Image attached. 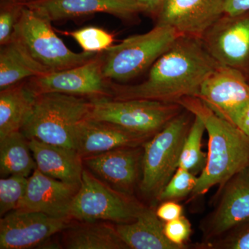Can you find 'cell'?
<instances>
[{"label":"cell","mask_w":249,"mask_h":249,"mask_svg":"<svg viewBox=\"0 0 249 249\" xmlns=\"http://www.w3.org/2000/svg\"><path fill=\"white\" fill-rule=\"evenodd\" d=\"M219 65L200 38L181 36L154 62L146 79L138 84L111 85L112 98L178 103L185 97H196Z\"/></svg>","instance_id":"obj_1"},{"label":"cell","mask_w":249,"mask_h":249,"mask_svg":"<svg viewBox=\"0 0 249 249\" xmlns=\"http://www.w3.org/2000/svg\"><path fill=\"white\" fill-rule=\"evenodd\" d=\"M178 103L198 116L209 134L207 160L191 198L206 194L213 187L222 186L236 174L249 168L248 136L196 96L183 98Z\"/></svg>","instance_id":"obj_2"},{"label":"cell","mask_w":249,"mask_h":249,"mask_svg":"<svg viewBox=\"0 0 249 249\" xmlns=\"http://www.w3.org/2000/svg\"><path fill=\"white\" fill-rule=\"evenodd\" d=\"M89 98L62 93L37 94L30 119L21 132L29 140L74 149L77 125L88 119Z\"/></svg>","instance_id":"obj_3"},{"label":"cell","mask_w":249,"mask_h":249,"mask_svg":"<svg viewBox=\"0 0 249 249\" xmlns=\"http://www.w3.org/2000/svg\"><path fill=\"white\" fill-rule=\"evenodd\" d=\"M194 118L191 111L183 109L142 145L139 189L145 197L157 200L178 169L183 143Z\"/></svg>","instance_id":"obj_4"},{"label":"cell","mask_w":249,"mask_h":249,"mask_svg":"<svg viewBox=\"0 0 249 249\" xmlns=\"http://www.w3.org/2000/svg\"><path fill=\"white\" fill-rule=\"evenodd\" d=\"M43 13L23 4L13 37L49 72L79 66L99 53H75L57 36ZM12 37V38H13Z\"/></svg>","instance_id":"obj_5"},{"label":"cell","mask_w":249,"mask_h":249,"mask_svg":"<svg viewBox=\"0 0 249 249\" xmlns=\"http://www.w3.org/2000/svg\"><path fill=\"white\" fill-rule=\"evenodd\" d=\"M180 36L169 26L156 24L148 32L130 36L111 46L101 55L104 76L119 82L139 76L149 70Z\"/></svg>","instance_id":"obj_6"},{"label":"cell","mask_w":249,"mask_h":249,"mask_svg":"<svg viewBox=\"0 0 249 249\" xmlns=\"http://www.w3.org/2000/svg\"><path fill=\"white\" fill-rule=\"evenodd\" d=\"M88 119L106 121L152 137L184 109L178 103L146 99H114L107 96L89 98Z\"/></svg>","instance_id":"obj_7"},{"label":"cell","mask_w":249,"mask_h":249,"mask_svg":"<svg viewBox=\"0 0 249 249\" xmlns=\"http://www.w3.org/2000/svg\"><path fill=\"white\" fill-rule=\"evenodd\" d=\"M145 206L133 196L116 191L85 168L70 219L124 224L135 220Z\"/></svg>","instance_id":"obj_8"},{"label":"cell","mask_w":249,"mask_h":249,"mask_svg":"<svg viewBox=\"0 0 249 249\" xmlns=\"http://www.w3.org/2000/svg\"><path fill=\"white\" fill-rule=\"evenodd\" d=\"M201 40L219 65L240 71L249 83V12L223 15Z\"/></svg>","instance_id":"obj_9"},{"label":"cell","mask_w":249,"mask_h":249,"mask_svg":"<svg viewBox=\"0 0 249 249\" xmlns=\"http://www.w3.org/2000/svg\"><path fill=\"white\" fill-rule=\"evenodd\" d=\"M103 71L102 55L98 53L79 66L49 72L31 78L29 84L37 94L62 93L88 98H112L111 85H108Z\"/></svg>","instance_id":"obj_10"},{"label":"cell","mask_w":249,"mask_h":249,"mask_svg":"<svg viewBox=\"0 0 249 249\" xmlns=\"http://www.w3.org/2000/svg\"><path fill=\"white\" fill-rule=\"evenodd\" d=\"M69 220L37 211L14 210L0 219V249L36 248L66 229Z\"/></svg>","instance_id":"obj_11"},{"label":"cell","mask_w":249,"mask_h":249,"mask_svg":"<svg viewBox=\"0 0 249 249\" xmlns=\"http://www.w3.org/2000/svg\"><path fill=\"white\" fill-rule=\"evenodd\" d=\"M215 209L201 224L204 242H212L249 220V168L222 186Z\"/></svg>","instance_id":"obj_12"},{"label":"cell","mask_w":249,"mask_h":249,"mask_svg":"<svg viewBox=\"0 0 249 249\" xmlns=\"http://www.w3.org/2000/svg\"><path fill=\"white\" fill-rule=\"evenodd\" d=\"M196 97L218 116L233 124L249 103V83L240 71L219 65L204 80Z\"/></svg>","instance_id":"obj_13"},{"label":"cell","mask_w":249,"mask_h":249,"mask_svg":"<svg viewBox=\"0 0 249 249\" xmlns=\"http://www.w3.org/2000/svg\"><path fill=\"white\" fill-rule=\"evenodd\" d=\"M143 147H124L83 159L90 173L116 191L133 196L142 178Z\"/></svg>","instance_id":"obj_14"},{"label":"cell","mask_w":249,"mask_h":249,"mask_svg":"<svg viewBox=\"0 0 249 249\" xmlns=\"http://www.w3.org/2000/svg\"><path fill=\"white\" fill-rule=\"evenodd\" d=\"M224 14V0H165L155 16L157 24L201 39Z\"/></svg>","instance_id":"obj_15"},{"label":"cell","mask_w":249,"mask_h":249,"mask_svg":"<svg viewBox=\"0 0 249 249\" xmlns=\"http://www.w3.org/2000/svg\"><path fill=\"white\" fill-rule=\"evenodd\" d=\"M80 183L65 182L36 169L28 178L27 191L18 209L37 211L70 219V211Z\"/></svg>","instance_id":"obj_16"},{"label":"cell","mask_w":249,"mask_h":249,"mask_svg":"<svg viewBox=\"0 0 249 249\" xmlns=\"http://www.w3.org/2000/svg\"><path fill=\"white\" fill-rule=\"evenodd\" d=\"M151 138L131 132L117 124L88 118L77 125L73 145L84 159L119 147L142 146Z\"/></svg>","instance_id":"obj_17"},{"label":"cell","mask_w":249,"mask_h":249,"mask_svg":"<svg viewBox=\"0 0 249 249\" xmlns=\"http://www.w3.org/2000/svg\"><path fill=\"white\" fill-rule=\"evenodd\" d=\"M24 4L39 10L52 22L99 13L130 19L145 13L139 0H31Z\"/></svg>","instance_id":"obj_18"},{"label":"cell","mask_w":249,"mask_h":249,"mask_svg":"<svg viewBox=\"0 0 249 249\" xmlns=\"http://www.w3.org/2000/svg\"><path fill=\"white\" fill-rule=\"evenodd\" d=\"M29 146L37 169L50 178L67 183H80L83 159L75 149L59 146L32 139Z\"/></svg>","instance_id":"obj_19"},{"label":"cell","mask_w":249,"mask_h":249,"mask_svg":"<svg viewBox=\"0 0 249 249\" xmlns=\"http://www.w3.org/2000/svg\"><path fill=\"white\" fill-rule=\"evenodd\" d=\"M164 223L157 215L156 210L145 206L135 220L117 224L116 229L129 249H181L167 238Z\"/></svg>","instance_id":"obj_20"},{"label":"cell","mask_w":249,"mask_h":249,"mask_svg":"<svg viewBox=\"0 0 249 249\" xmlns=\"http://www.w3.org/2000/svg\"><path fill=\"white\" fill-rule=\"evenodd\" d=\"M37 93L20 83L0 91V139L22 130L30 119Z\"/></svg>","instance_id":"obj_21"},{"label":"cell","mask_w":249,"mask_h":249,"mask_svg":"<svg viewBox=\"0 0 249 249\" xmlns=\"http://www.w3.org/2000/svg\"><path fill=\"white\" fill-rule=\"evenodd\" d=\"M62 245L67 249H129L116 226L104 221L69 224L62 231Z\"/></svg>","instance_id":"obj_22"},{"label":"cell","mask_w":249,"mask_h":249,"mask_svg":"<svg viewBox=\"0 0 249 249\" xmlns=\"http://www.w3.org/2000/svg\"><path fill=\"white\" fill-rule=\"evenodd\" d=\"M1 47L0 89L19 84L27 78L31 79L49 73L14 37Z\"/></svg>","instance_id":"obj_23"},{"label":"cell","mask_w":249,"mask_h":249,"mask_svg":"<svg viewBox=\"0 0 249 249\" xmlns=\"http://www.w3.org/2000/svg\"><path fill=\"white\" fill-rule=\"evenodd\" d=\"M37 169V165L29 146V140L21 131L0 139V175L29 178Z\"/></svg>","instance_id":"obj_24"},{"label":"cell","mask_w":249,"mask_h":249,"mask_svg":"<svg viewBox=\"0 0 249 249\" xmlns=\"http://www.w3.org/2000/svg\"><path fill=\"white\" fill-rule=\"evenodd\" d=\"M205 131L204 123L198 116H195L183 143L178 164V168L188 170L197 176L204 170L207 160V155L202 151V138Z\"/></svg>","instance_id":"obj_25"},{"label":"cell","mask_w":249,"mask_h":249,"mask_svg":"<svg viewBox=\"0 0 249 249\" xmlns=\"http://www.w3.org/2000/svg\"><path fill=\"white\" fill-rule=\"evenodd\" d=\"M28 178L11 175L0 179V216L18 209L27 191Z\"/></svg>","instance_id":"obj_26"},{"label":"cell","mask_w":249,"mask_h":249,"mask_svg":"<svg viewBox=\"0 0 249 249\" xmlns=\"http://www.w3.org/2000/svg\"><path fill=\"white\" fill-rule=\"evenodd\" d=\"M198 176L191 172L178 168L157 201H178L191 196L197 183Z\"/></svg>","instance_id":"obj_27"},{"label":"cell","mask_w":249,"mask_h":249,"mask_svg":"<svg viewBox=\"0 0 249 249\" xmlns=\"http://www.w3.org/2000/svg\"><path fill=\"white\" fill-rule=\"evenodd\" d=\"M78 42L83 52L102 53L113 45L114 36L101 28L88 27L68 33Z\"/></svg>","instance_id":"obj_28"},{"label":"cell","mask_w":249,"mask_h":249,"mask_svg":"<svg viewBox=\"0 0 249 249\" xmlns=\"http://www.w3.org/2000/svg\"><path fill=\"white\" fill-rule=\"evenodd\" d=\"M198 249H249V220L212 242L201 243Z\"/></svg>","instance_id":"obj_29"},{"label":"cell","mask_w":249,"mask_h":249,"mask_svg":"<svg viewBox=\"0 0 249 249\" xmlns=\"http://www.w3.org/2000/svg\"><path fill=\"white\" fill-rule=\"evenodd\" d=\"M192 232L191 222L184 216L164 223V233L174 245L181 249H187V242Z\"/></svg>","instance_id":"obj_30"},{"label":"cell","mask_w":249,"mask_h":249,"mask_svg":"<svg viewBox=\"0 0 249 249\" xmlns=\"http://www.w3.org/2000/svg\"><path fill=\"white\" fill-rule=\"evenodd\" d=\"M22 4L14 2L2 8L0 13V45H6L12 39Z\"/></svg>","instance_id":"obj_31"},{"label":"cell","mask_w":249,"mask_h":249,"mask_svg":"<svg viewBox=\"0 0 249 249\" xmlns=\"http://www.w3.org/2000/svg\"><path fill=\"white\" fill-rule=\"evenodd\" d=\"M156 213L163 222H170L182 216L183 207L176 201H162L156 209Z\"/></svg>","instance_id":"obj_32"},{"label":"cell","mask_w":249,"mask_h":249,"mask_svg":"<svg viewBox=\"0 0 249 249\" xmlns=\"http://www.w3.org/2000/svg\"><path fill=\"white\" fill-rule=\"evenodd\" d=\"M249 12V0H224V14L238 16Z\"/></svg>","instance_id":"obj_33"},{"label":"cell","mask_w":249,"mask_h":249,"mask_svg":"<svg viewBox=\"0 0 249 249\" xmlns=\"http://www.w3.org/2000/svg\"><path fill=\"white\" fill-rule=\"evenodd\" d=\"M233 124L249 137V103L236 116Z\"/></svg>","instance_id":"obj_34"},{"label":"cell","mask_w":249,"mask_h":249,"mask_svg":"<svg viewBox=\"0 0 249 249\" xmlns=\"http://www.w3.org/2000/svg\"><path fill=\"white\" fill-rule=\"evenodd\" d=\"M165 0H140L145 13L156 16Z\"/></svg>","instance_id":"obj_35"},{"label":"cell","mask_w":249,"mask_h":249,"mask_svg":"<svg viewBox=\"0 0 249 249\" xmlns=\"http://www.w3.org/2000/svg\"><path fill=\"white\" fill-rule=\"evenodd\" d=\"M139 1H140V0H139Z\"/></svg>","instance_id":"obj_36"}]
</instances>
